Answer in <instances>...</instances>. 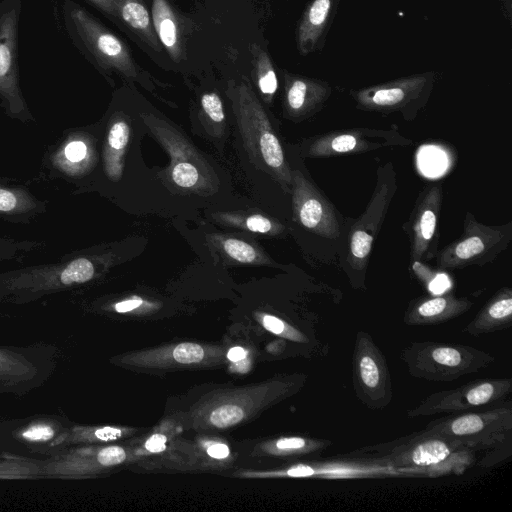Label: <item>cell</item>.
<instances>
[{
	"label": "cell",
	"instance_id": "1",
	"mask_svg": "<svg viewBox=\"0 0 512 512\" xmlns=\"http://www.w3.org/2000/svg\"><path fill=\"white\" fill-rule=\"evenodd\" d=\"M110 255L99 248L64 254L57 261L0 272V299L29 300L95 279Z\"/></svg>",
	"mask_w": 512,
	"mask_h": 512
},
{
	"label": "cell",
	"instance_id": "2",
	"mask_svg": "<svg viewBox=\"0 0 512 512\" xmlns=\"http://www.w3.org/2000/svg\"><path fill=\"white\" fill-rule=\"evenodd\" d=\"M233 107L240 135L250 157L266 169L286 192H291L292 170L279 138L263 107L245 85L235 90Z\"/></svg>",
	"mask_w": 512,
	"mask_h": 512
},
{
	"label": "cell",
	"instance_id": "3",
	"mask_svg": "<svg viewBox=\"0 0 512 512\" xmlns=\"http://www.w3.org/2000/svg\"><path fill=\"white\" fill-rule=\"evenodd\" d=\"M401 358L411 376L436 382L479 372L495 360L475 347L432 341L411 343L403 349Z\"/></svg>",
	"mask_w": 512,
	"mask_h": 512
},
{
	"label": "cell",
	"instance_id": "4",
	"mask_svg": "<svg viewBox=\"0 0 512 512\" xmlns=\"http://www.w3.org/2000/svg\"><path fill=\"white\" fill-rule=\"evenodd\" d=\"M98 131L93 127L70 128L49 146L42 158L48 178L73 184L82 193L99 163Z\"/></svg>",
	"mask_w": 512,
	"mask_h": 512
},
{
	"label": "cell",
	"instance_id": "5",
	"mask_svg": "<svg viewBox=\"0 0 512 512\" xmlns=\"http://www.w3.org/2000/svg\"><path fill=\"white\" fill-rule=\"evenodd\" d=\"M436 82V73L426 71L350 91L356 108L390 114L399 112L413 120L427 104Z\"/></svg>",
	"mask_w": 512,
	"mask_h": 512
},
{
	"label": "cell",
	"instance_id": "6",
	"mask_svg": "<svg viewBox=\"0 0 512 512\" xmlns=\"http://www.w3.org/2000/svg\"><path fill=\"white\" fill-rule=\"evenodd\" d=\"M142 118L170 156L168 173L173 184L195 193L212 192L216 175L196 147L166 121L151 114H143Z\"/></svg>",
	"mask_w": 512,
	"mask_h": 512
},
{
	"label": "cell",
	"instance_id": "7",
	"mask_svg": "<svg viewBox=\"0 0 512 512\" xmlns=\"http://www.w3.org/2000/svg\"><path fill=\"white\" fill-rule=\"evenodd\" d=\"M511 240V221L498 226L484 225L467 212L463 233L436 253V265L441 270L482 266L495 260Z\"/></svg>",
	"mask_w": 512,
	"mask_h": 512
},
{
	"label": "cell",
	"instance_id": "8",
	"mask_svg": "<svg viewBox=\"0 0 512 512\" xmlns=\"http://www.w3.org/2000/svg\"><path fill=\"white\" fill-rule=\"evenodd\" d=\"M421 432L459 440L475 450L496 448L510 442L512 408L508 403L482 412L451 415L430 422Z\"/></svg>",
	"mask_w": 512,
	"mask_h": 512
},
{
	"label": "cell",
	"instance_id": "9",
	"mask_svg": "<svg viewBox=\"0 0 512 512\" xmlns=\"http://www.w3.org/2000/svg\"><path fill=\"white\" fill-rule=\"evenodd\" d=\"M462 447L465 443L448 437L419 432L410 437L362 449L370 460L393 468L422 471L433 466Z\"/></svg>",
	"mask_w": 512,
	"mask_h": 512
},
{
	"label": "cell",
	"instance_id": "10",
	"mask_svg": "<svg viewBox=\"0 0 512 512\" xmlns=\"http://www.w3.org/2000/svg\"><path fill=\"white\" fill-rule=\"evenodd\" d=\"M396 190V173L393 164L388 162L379 167L372 197L364 213L350 229L347 260L352 268L357 270L366 268L372 246Z\"/></svg>",
	"mask_w": 512,
	"mask_h": 512
},
{
	"label": "cell",
	"instance_id": "11",
	"mask_svg": "<svg viewBox=\"0 0 512 512\" xmlns=\"http://www.w3.org/2000/svg\"><path fill=\"white\" fill-rule=\"evenodd\" d=\"M353 386L368 408L380 410L392 400V382L387 362L370 334L358 331L353 351Z\"/></svg>",
	"mask_w": 512,
	"mask_h": 512
},
{
	"label": "cell",
	"instance_id": "12",
	"mask_svg": "<svg viewBox=\"0 0 512 512\" xmlns=\"http://www.w3.org/2000/svg\"><path fill=\"white\" fill-rule=\"evenodd\" d=\"M511 391V378L476 380L429 395L407 415L413 418L476 409L503 400Z\"/></svg>",
	"mask_w": 512,
	"mask_h": 512
},
{
	"label": "cell",
	"instance_id": "13",
	"mask_svg": "<svg viewBox=\"0 0 512 512\" xmlns=\"http://www.w3.org/2000/svg\"><path fill=\"white\" fill-rule=\"evenodd\" d=\"M411 143L410 139L397 130L353 128L317 135L306 141L303 152L306 157L323 158L406 146Z\"/></svg>",
	"mask_w": 512,
	"mask_h": 512
},
{
	"label": "cell",
	"instance_id": "14",
	"mask_svg": "<svg viewBox=\"0 0 512 512\" xmlns=\"http://www.w3.org/2000/svg\"><path fill=\"white\" fill-rule=\"evenodd\" d=\"M15 8L0 17V98L7 116L22 123L34 121L19 86Z\"/></svg>",
	"mask_w": 512,
	"mask_h": 512
},
{
	"label": "cell",
	"instance_id": "15",
	"mask_svg": "<svg viewBox=\"0 0 512 512\" xmlns=\"http://www.w3.org/2000/svg\"><path fill=\"white\" fill-rule=\"evenodd\" d=\"M291 193L295 221L324 238L340 235L333 205L299 170L292 171Z\"/></svg>",
	"mask_w": 512,
	"mask_h": 512
},
{
	"label": "cell",
	"instance_id": "16",
	"mask_svg": "<svg viewBox=\"0 0 512 512\" xmlns=\"http://www.w3.org/2000/svg\"><path fill=\"white\" fill-rule=\"evenodd\" d=\"M442 200L441 184L427 186L419 194L412 213L404 225L410 240L411 262H423L435 257Z\"/></svg>",
	"mask_w": 512,
	"mask_h": 512
},
{
	"label": "cell",
	"instance_id": "17",
	"mask_svg": "<svg viewBox=\"0 0 512 512\" xmlns=\"http://www.w3.org/2000/svg\"><path fill=\"white\" fill-rule=\"evenodd\" d=\"M71 19L83 43L105 68H114L128 77L135 76V66L126 46L81 8L71 11Z\"/></svg>",
	"mask_w": 512,
	"mask_h": 512
},
{
	"label": "cell",
	"instance_id": "18",
	"mask_svg": "<svg viewBox=\"0 0 512 512\" xmlns=\"http://www.w3.org/2000/svg\"><path fill=\"white\" fill-rule=\"evenodd\" d=\"M332 94L330 84L322 79L299 75L286 76L285 112L301 121L319 112Z\"/></svg>",
	"mask_w": 512,
	"mask_h": 512
},
{
	"label": "cell",
	"instance_id": "19",
	"mask_svg": "<svg viewBox=\"0 0 512 512\" xmlns=\"http://www.w3.org/2000/svg\"><path fill=\"white\" fill-rule=\"evenodd\" d=\"M341 0H311L297 29V48L301 55L321 51L325 46Z\"/></svg>",
	"mask_w": 512,
	"mask_h": 512
},
{
	"label": "cell",
	"instance_id": "20",
	"mask_svg": "<svg viewBox=\"0 0 512 512\" xmlns=\"http://www.w3.org/2000/svg\"><path fill=\"white\" fill-rule=\"evenodd\" d=\"M473 303L452 293L422 296L414 299L404 314L407 325H435L450 321L466 313Z\"/></svg>",
	"mask_w": 512,
	"mask_h": 512
},
{
	"label": "cell",
	"instance_id": "21",
	"mask_svg": "<svg viewBox=\"0 0 512 512\" xmlns=\"http://www.w3.org/2000/svg\"><path fill=\"white\" fill-rule=\"evenodd\" d=\"M130 136L131 129L124 117L114 115L109 119L99 152L101 174L106 182L117 183L121 180Z\"/></svg>",
	"mask_w": 512,
	"mask_h": 512
},
{
	"label": "cell",
	"instance_id": "22",
	"mask_svg": "<svg viewBox=\"0 0 512 512\" xmlns=\"http://www.w3.org/2000/svg\"><path fill=\"white\" fill-rule=\"evenodd\" d=\"M48 202L38 198L25 185L0 180V220L29 224L46 213Z\"/></svg>",
	"mask_w": 512,
	"mask_h": 512
},
{
	"label": "cell",
	"instance_id": "23",
	"mask_svg": "<svg viewBox=\"0 0 512 512\" xmlns=\"http://www.w3.org/2000/svg\"><path fill=\"white\" fill-rule=\"evenodd\" d=\"M512 325V290L504 287L467 324L464 331L472 336L507 329Z\"/></svg>",
	"mask_w": 512,
	"mask_h": 512
},
{
	"label": "cell",
	"instance_id": "24",
	"mask_svg": "<svg viewBox=\"0 0 512 512\" xmlns=\"http://www.w3.org/2000/svg\"><path fill=\"white\" fill-rule=\"evenodd\" d=\"M117 13L125 23L153 48L159 50L150 16L141 0H115Z\"/></svg>",
	"mask_w": 512,
	"mask_h": 512
},
{
	"label": "cell",
	"instance_id": "25",
	"mask_svg": "<svg viewBox=\"0 0 512 512\" xmlns=\"http://www.w3.org/2000/svg\"><path fill=\"white\" fill-rule=\"evenodd\" d=\"M152 18L160 41L175 58L179 54L178 31L174 14L165 0H153Z\"/></svg>",
	"mask_w": 512,
	"mask_h": 512
},
{
	"label": "cell",
	"instance_id": "26",
	"mask_svg": "<svg viewBox=\"0 0 512 512\" xmlns=\"http://www.w3.org/2000/svg\"><path fill=\"white\" fill-rule=\"evenodd\" d=\"M214 243L230 259L241 264H268L269 258L256 245L245 240L214 235Z\"/></svg>",
	"mask_w": 512,
	"mask_h": 512
},
{
	"label": "cell",
	"instance_id": "27",
	"mask_svg": "<svg viewBox=\"0 0 512 512\" xmlns=\"http://www.w3.org/2000/svg\"><path fill=\"white\" fill-rule=\"evenodd\" d=\"M221 221L231 226H236V228L264 235L274 236L284 231V227L279 222L261 214L247 216L225 214L221 216Z\"/></svg>",
	"mask_w": 512,
	"mask_h": 512
},
{
	"label": "cell",
	"instance_id": "28",
	"mask_svg": "<svg viewBox=\"0 0 512 512\" xmlns=\"http://www.w3.org/2000/svg\"><path fill=\"white\" fill-rule=\"evenodd\" d=\"M474 450L471 447H462L453 452L441 462L423 469L428 476H440L446 473H462L473 463Z\"/></svg>",
	"mask_w": 512,
	"mask_h": 512
},
{
	"label": "cell",
	"instance_id": "29",
	"mask_svg": "<svg viewBox=\"0 0 512 512\" xmlns=\"http://www.w3.org/2000/svg\"><path fill=\"white\" fill-rule=\"evenodd\" d=\"M44 243L31 240H18L0 236V264L24 257L41 249Z\"/></svg>",
	"mask_w": 512,
	"mask_h": 512
},
{
	"label": "cell",
	"instance_id": "30",
	"mask_svg": "<svg viewBox=\"0 0 512 512\" xmlns=\"http://www.w3.org/2000/svg\"><path fill=\"white\" fill-rule=\"evenodd\" d=\"M243 417L244 411L242 408L230 404L214 409L210 415V421L216 427L225 428L239 423Z\"/></svg>",
	"mask_w": 512,
	"mask_h": 512
},
{
	"label": "cell",
	"instance_id": "31",
	"mask_svg": "<svg viewBox=\"0 0 512 512\" xmlns=\"http://www.w3.org/2000/svg\"><path fill=\"white\" fill-rule=\"evenodd\" d=\"M258 87L262 94L272 96L278 87V81L269 58L264 54V64L259 63L258 68Z\"/></svg>",
	"mask_w": 512,
	"mask_h": 512
},
{
	"label": "cell",
	"instance_id": "32",
	"mask_svg": "<svg viewBox=\"0 0 512 512\" xmlns=\"http://www.w3.org/2000/svg\"><path fill=\"white\" fill-rule=\"evenodd\" d=\"M201 106L205 114L216 124H223L225 114L220 97L216 93H206L201 98Z\"/></svg>",
	"mask_w": 512,
	"mask_h": 512
},
{
	"label": "cell",
	"instance_id": "33",
	"mask_svg": "<svg viewBox=\"0 0 512 512\" xmlns=\"http://www.w3.org/2000/svg\"><path fill=\"white\" fill-rule=\"evenodd\" d=\"M203 357V348L195 343H181L173 350V358L183 364L199 362Z\"/></svg>",
	"mask_w": 512,
	"mask_h": 512
},
{
	"label": "cell",
	"instance_id": "34",
	"mask_svg": "<svg viewBox=\"0 0 512 512\" xmlns=\"http://www.w3.org/2000/svg\"><path fill=\"white\" fill-rule=\"evenodd\" d=\"M55 429L48 423H35L27 426L21 437L30 442H47L55 436Z\"/></svg>",
	"mask_w": 512,
	"mask_h": 512
},
{
	"label": "cell",
	"instance_id": "35",
	"mask_svg": "<svg viewBox=\"0 0 512 512\" xmlns=\"http://www.w3.org/2000/svg\"><path fill=\"white\" fill-rule=\"evenodd\" d=\"M27 370L22 361L17 359L10 353L0 350V375L1 376H16L23 375Z\"/></svg>",
	"mask_w": 512,
	"mask_h": 512
},
{
	"label": "cell",
	"instance_id": "36",
	"mask_svg": "<svg viewBox=\"0 0 512 512\" xmlns=\"http://www.w3.org/2000/svg\"><path fill=\"white\" fill-rule=\"evenodd\" d=\"M126 459V452L119 446H110L101 449L97 454V461L103 466H114Z\"/></svg>",
	"mask_w": 512,
	"mask_h": 512
},
{
	"label": "cell",
	"instance_id": "37",
	"mask_svg": "<svg viewBox=\"0 0 512 512\" xmlns=\"http://www.w3.org/2000/svg\"><path fill=\"white\" fill-rule=\"evenodd\" d=\"M412 269L414 270L416 276L427 285L431 284L432 280L436 276L433 270L425 266L420 261L412 262Z\"/></svg>",
	"mask_w": 512,
	"mask_h": 512
},
{
	"label": "cell",
	"instance_id": "38",
	"mask_svg": "<svg viewBox=\"0 0 512 512\" xmlns=\"http://www.w3.org/2000/svg\"><path fill=\"white\" fill-rule=\"evenodd\" d=\"M93 435L100 441H112L121 437L122 431L113 427H102L93 431Z\"/></svg>",
	"mask_w": 512,
	"mask_h": 512
},
{
	"label": "cell",
	"instance_id": "39",
	"mask_svg": "<svg viewBox=\"0 0 512 512\" xmlns=\"http://www.w3.org/2000/svg\"><path fill=\"white\" fill-rule=\"evenodd\" d=\"M166 440L164 435L154 434L147 440L145 447L150 452L158 453L165 450Z\"/></svg>",
	"mask_w": 512,
	"mask_h": 512
},
{
	"label": "cell",
	"instance_id": "40",
	"mask_svg": "<svg viewBox=\"0 0 512 512\" xmlns=\"http://www.w3.org/2000/svg\"><path fill=\"white\" fill-rule=\"evenodd\" d=\"M263 325L268 331L274 334H281L285 328L284 323L280 319L271 315H265L263 317Z\"/></svg>",
	"mask_w": 512,
	"mask_h": 512
},
{
	"label": "cell",
	"instance_id": "41",
	"mask_svg": "<svg viewBox=\"0 0 512 512\" xmlns=\"http://www.w3.org/2000/svg\"><path fill=\"white\" fill-rule=\"evenodd\" d=\"M142 303H143L142 299L134 297V298L126 299V300L116 303L114 305V309L118 313H125V312L132 311V310L140 307L142 305Z\"/></svg>",
	"mask_w": 512,
	"mask_h": 512
},
{
	"label": "cell",
	"instance_id": "42",
	"mask_svg": "<svg viewBox=\"0 0 512 512\" xmlns=\"http://www.w3.org/2000/svg\"><path fill=\"white\" fill-rule=\"evenodd\" d=\"M207 453L213 458L223 459L229 455L230 451L225 444L216 443L207 448Z\"/></svg>",
	"mask_w": 512,
	"mask_h": 512
},
{
	"label": "cell",
	"instance_id": "43",
	"mask_svg": "<svg viewBox=\"0 0 512 512\" xmlns=\"http://www.w3.org/2000/svg\"><path fill=\"white\" fill-rule=\"evenodd\" d=\"M247 355V351L239 346H235L228 351L227 357L232 362H239Z\"/></svg>",
	"mask_w": 512,
	"mask_h": 512
},
{
	"label": "cell",
	"instance_id": "44",
	"mask_svg": "<svg viewBox=\"0 0 512 512\" xmlns=\"http://www.w3.org/2000/svg\"><path fill=\"white\" fill-rule=\"evenodd\" d=\"M94 2L97 6H99L104 11L116 15L117 14V7L115 0H91Z\"/></svg>",
	"mask_w": 512,
	"mask_h": 512
}]
</instances>
